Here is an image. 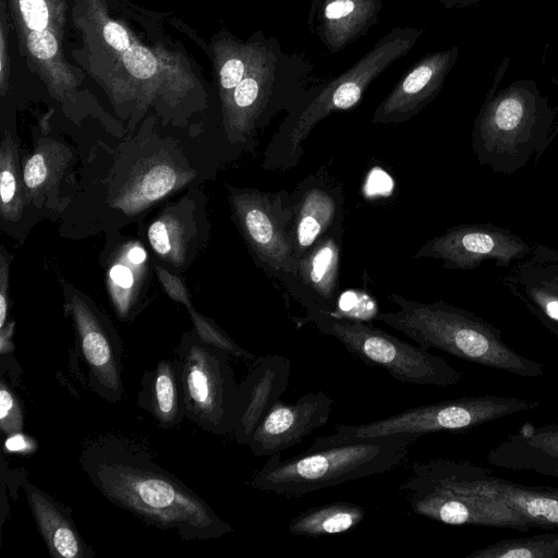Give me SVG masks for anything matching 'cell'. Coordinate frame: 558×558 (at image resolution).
I'll return each instance as SVG.
<instances>
[{"label":"cell","instance_id":"cell-1","mask_svg":"<svg viewBox=\"0 0 558 558\" xmlns=\"http://www.w3.org/2000/svg\"><path fill=\"white\" fill-rule=\"evenodd\" d=\"M80 463L102 496L147 524L181 538L213 539L232 531L202 498L138 446L107 436L86 446Z\"/></svg>","mask_w":558,"mask_h":558},{"label":"cell","instance_id":"cell-2","mask_svg":"<svg viewBox=\"0 0 558 558\" xmlns=\"http://www.w3.org/2000/svg\"><path fill=\"white\" fill-rule=\"evenodd\" d=\"M418 438L412 434L350 438L335 434L320 436L307 450L291 458L281 459L280 453L270 456L246 484L279 496H304L393 470Z\"/></svg>","mask_w":558,"mask_h":558},{"label":"cell","instance_id":"cell-3","mask_svg":"<svg viewBox=\"0 0 558 558\" xmlns=\"http://www.w3.org/2000/svg\"><path fill=\"white\" fill-rule=\"evenodd\" d=\"M399 310L377 318L414 340L424 350L437 349L458 359L513 375L536 378L544 365L519 354L500 330L476 314L444 301L423 303L388 294Z\"/></svg>","mask_w":558,"mask_h":558},{"label":"cell","instance_id":"cell-4","mask_svg":"<svg viewBox=\"0 0 558 558\" xmlns=\"http://www.w3.org/2000/svg\"><path fill=\"white\" fill-rule=\"evenodd\" d=\"M422 34L415 27H395L347 71L323 85L308 87L287 111L268 143L263 167L270 171L295 167L304 153L303 143L316 124L332 112L355 107L366 88L405 56Z\"/></svg>","mask_w":558,"mask_h":558},{"label":"cell","instance_id":"cell-5","mask_svg":"<svg viewBox=\"0 0 558 558\" xmlns=\"http://www.w3.org/2000/svg\"><path fill=\"white\" fill-rule=\"evenodd\" d=\"M558 132L556 110L533 81L487 95L474 121L471 147L481 166L512 174L537 161Z\"/></svg>","mask_w":558,"mask_h":558},{"label":"cell","instance_id":"cell-6","mask_svg":"<svg viewBox=\"0 0 558 558\" xmlns=\"http://www.w3.org/2000/svg\"><path fill=\"white\" fill-rule=\"evenodd\" d=\"M252 54L244 78L225 107L226 129L233 143L250 146L258 129L288 111L308 88L313 64L303 53L282 50L275 36L250 38Z\"/></svg>","mask_w":558,"mask_h":558},{"label":"cell","instance_id":"cell-7","mask_svg":"<svg viewBox=\"0 0 558 558\" xmlns=\"http://www.w3.org/2000/svg\"><path fill=\"white\" fill-rule=\"evenodd\" d=\"M468 462L451 459L416 461L401 484L411 510L448 525H480L526 532L533 526L500 498L475 494Z\"/></svg>","mask_w":558,"mask_h":558},{"label":"cell","instance_id":"cell-8","mask_svg":"<svg viewBox=\"0 0 558 558\" xmlns=\"http://www.w3.org/2000/svg\"><path fill=\"white\" fill-rule=\"evenodd\" d=\"M306 311V318L324 335L333 337L351 354L368 365L386 369L395 379L422 386H456L461 372L446 360L412 345L371 324L326 313L306 295H292Z\"/></svg>","mask_w":558,"mask_h":558},{"label":"cell","instance_id":"cell-9","mask_svg":"<svg viewBox=\"0 0 558 558\" xmlns=\"http://www.w3.org/2000/svg\"><path fill=\"white\" fill-rule=\"evenodd\" d=\"M178 354L184 415L215 435L233 433L240 393L230 355L198 336L184 337Z\"/></svg>","mask_w":558,"mask_h":558},{"label":"cell","instance_id":"cell-10","mask_svg":"<svg viewBox=\"0 0 558 558\" xmlns=\"http://www.w3.org/2000/svg\"><path fill=\"white\" fill-rule=\"evenodd\" d=\"M539 405L538 400L508 396L462 397L410 408L367 424H338L335 435L350 438L412 434L421 437L429 433L473 428Z\"/></svg>","mask_w":558,"mask_h":558},{"label":"cell","instance_id":"cell-11","mask_svg":"<svg viewBox=\"0 0 558 558\" xmlns=\"http://www.w3.org/2000/svg\"><path fill=\"white\" fill-rule=\"evenodd\" d=\"M229 198L256 264L277 279L293 275L296 258L290 236L292 193L231 187Z\"/></svg>","mask_w":558,"mask_h":558},{"label":"cell","instance_id":"cell-12","mask_svg":"<svg viewBox=\"0 0 558 558\" xmlns=\"http://www.w3.org/2000/svg\"><path fill=\"white\" fill-rule=\"evenodd\" d=\"M532 245L509 229L492 223H462L427 240L413 256L440 259L442 267L451 270H471L488 260L508 268L527 255Z\"/></svg>","mask_w":558,"mask_h":558},{"label":"cell","instance_id":"cell-13","mask_svg":"<svg viewBox=\"0 0 558 558\" xmlns=\"http://www.w3.org/2000/svg\"><path fill=\"white\" fill-rule=\"evenodd\" d=\"M290 236L296 262L322 236L343 226L344 191L327 170L304 178L292 192Z\"/></svg>","mask_w":558,"mask_h":558},{"label":"cell","instance_id":"cell-14","mask_svg":"<svg viewBox=\"0 0 558 558\" xmlns=\"http://www.w3.org/2000/svg\"><path fill=\"white\" fill-rule=\"evenodd\" d=\"M73 318L78 354L85 362L89 384L102 398L120 401L124 389L121 378V345L96 312L81 298L66 303Z\"/></svg>","mask_w":558,"mask_h":558},{"label":"cell","instance_id":"cell-15","mask_svg":"<svg viewBox=\"0 0 558 558\" xmlns=\"http://www.w3.org/2000/svg\"><path fill=\"white\" fill-rule=\"evenodd\" d=\"M501 284L549 332L558 331V250L533 244L507 268Z\"/></svg>","mask_w":558,"mask_h":558},{"label":"cell","instance_id":"cell-16","mask_svg":"<svg viewBox=\"0 0 558 558\" xmlns=\"http://www.w3.org/2000/svg\"><path fill=\"white\" fill-rule=\"evenodd\" d=\"M332 403L325 391L307 392L292 404L280 400L257 425L247 446L256 457L280 453L325 425Z\"/></svg>","mask_w":558,"mask_h":558},{"label":"cell","instance_id":"cell-17","mask_svg":"<svg viewBox=\"0 0 558 558\" xmlns=\"http://www.w3.org/2000/svg\"><path fill=\"white\" fill-rule=\"evenodd\" d=\"M459 56L457 46L421 58L375 109L373 124H399L417 116L440 93Z\"/></svg>","mask_w":558,"mask_h":558},{"label":"cell","instance_id":"cell-18","mask_svg":"<svg viewBox=\"0 0 558 558\" xmlns=\"http://www.w3.org/2000/svg\"><path fill=\"white\" fill-rule=\"evenodd\" d=\"M343 233V226L329 231L298 259L293 275L278 279L291 295L304 294L326 313H333L338 306Z\"/></svg>","mask_w":558,"mask_h":558},{"label":"cell","instance_id":"cell-19","mask_svg":"<svg viewBox=\"0 0 558 558\" xmlns=\"http://www.w3.org/2000/svg\"><path fill=\"white\" fill-rule=\"evenodd\" d=\"M291 369V360L278 354L255 360L254 367L239 385V421L233 430L239 444L247 445L257 425L281 400Z\"/></svg>","mask_w":558,"mask_h":558},{"label":"cell","instance_id":"cell-20","mask_svg":"<svg viewBox=\"0 0 558 558\" xmlns=\"http://www.w3.org/2000/svg\"><path fill=\"white\" fill-rule=\"evenodd\" d=\"M383 5V0H312L308 27L337 53L377 23Z\"/></svg>","mask_w":558,"mask_h":558},{"label":"cell","instance_id":"cell-21","mask_svg":"<svg viewBox=\"0 0 558 558\" xmlns=\"http://www.w3.org/2000/svg\"><path fill=\"white\" fill-rule=\"evenodd\" d=\"M487 462L500 469L558 478V422L524 424L488 452Z\"/></svg>","mask_w":558,"mask_h":558},{"label":"cell","instance_id":"cell-22","mask_svg":"<svg viewBox=\"0 0 558 558\" xmlns=\"http://www.w3.org/2000/svg\"><path fill=\"white\" fill-rule=\"evenodd\" d=\"M471 486L477 495L500 498L533 527H558V487L514 483L474 463Z\"/></svg>","mask_w":558,"mask_h":558},{"label":"cell","instance_id":"cell-23","mask_svg":"<svg viewBox=\"0 0 558 558\" xmlns=\"http://www.w3.org/2000/svg\"><path fill=\"white\" fill-rule=\"evenodd\" d=\"M24 489L38 531L50 555L58 558L89 557L90 549L61 506L29 482H25Z\"/></svg>","mask_w":558,"mask_h":558},{"label":"cell","instance_id":"cell-24","mask_svg":"<svg viewBox=\"0 0 558 558\" xmlns=\"http://www.w3.org/2000/svg\"><path fill=\"white\" fill-rule=\"evenodd\" d=\"M138 404L163 427H172L184 415L178 361H161L142 380Z\"/></svg>","mask_w":558,"mask_h":558},{"label":"cell","instance_id":"cell-25","mask_svg":"<svg viewBox=\"0 0 558 558\" xmlns=\"http://www.w3.org/2000/svg\"><path fill=\"white\" fill-rule=\"evenodd\" d=\"M365 515V509L357 504L335 501L299 513L289 522L288 531L305 537L341 534L357 526Z\"/></svg>","mask_w":558,"mask_h":558},{"label":"cell","instance_id":"cell-26","mask_svg":"<svg viewBox=\"0 0 558 558\" xmlns=\"http://www.w3.org/2000/svg\"><path fill=\"white\" fill-rule=\"evenodd\" d=\"M465 558H558V532L501 539Z\"/></svg>","mask_w":558,"mask_h":558},{"label":"cell","instance_id":"cell-27","mask_svg":"<svg viewBox=\"0 0 558 558\" xmlns=\"http://www.w3.org/2000/svg\"><path fill=\"white\" fill-rule=\"evenodd\" d=\"M1 213L7 219H15L23 208L19 165L11 138L2 141L0 174Z\"/></svg>","mask_w":558,"mask_h":558},{"label":"cell","instance_id":"cell-28","mask_svg":"<svg viewBox=\"0 0 558 558\" xmlns=\"http://www.w3.org/2000/svg\"><path fill=\"white\" fill-rule=\"evenodd\" d=\"M219 70L220 85L223 90V104L227 106L234 88L244 78L251 62L252 45L228 41Z\"/></svg>","mask_w":558,"mask_h":558},{"label":"cell","instance_id":"cell-29","mask_svg":"<svg viewBox=\"0 0 558 558\" xmlns=\"http://www.w3.org/2000/svg\"><path fill=\"white\" fill-rule=\"evenodd\" d=\"M196 335L206 343L223 350L230 356L245 360H256L251 352L238 345L226 332L218 326L196 313L193 307L189 308Z\"/></svg>","mask_w":558,"mask_h":558},{"label":"cell","instance_id":"cell-30","mask_svg":"<svg viewBox=\"0 0 558 558\" xmlns=\"http://www.w3.org/2000/svg\"><path fill=\"white\" fill-rule=\"evenodd\" d=\"M148 239L155 252L162 257L177 256L181 251L183 231L171 217L156 220L148 229Z\"/></svg>","mask_w":558,"mask_h":558},{"label":"cell","instance_id":"cell-31","mask_svg":"<svg viewBox=\"0 0 558 558\" xmlns=\"http://www.w3.org/2000/svg\"><path fill=\"white\" fill-rule=\"evenodd\" d=\"M59 166L52 162V154L47 149L34 154L25 163L23 182L32 192L41 190L54 177V169Z\"/></svg>","mask_w":558,"mask_h":558},{"label":"cell","instance_id":"cell-32","mask_svg":"<svg viewBox=\"0 0 558 558\" xmlns=\"http://www.w3.org/2000/svg\"><path fill=\"white\" fill-rule=\"evenodd\" d=\"M24 425V416L21 404L9 388L1 380L0 388V427L3 434L11 436L22 430Z\"/></svg>","mask_w":558,"mask_h":558},{"label":"cell","instance_id":"cell-33","mask_svg":"<svg viewBox=\"0 0 558 558\" xmlns=\"http://www.w3.org/2000/svg\"><path fill=\"white\" fill-rule=\"evenodd\" d=\"M175 182V174L171 168L159 166L148 171L135 187L146 201H154L166 194Z\"/></svg>","mask_w":558,"mask_h":558},{"label":"cell","instance_id":"cell-34","mask_svg":"<svg viewBox=\"0 0 558 558\" xmlns=\"http://www.w3.org/2000/svg\"><path fill=\"white\" fill-rule=\"evenodd\" d=\"M126 70L136 78L147 80L157 72V60L154 54L142 46H131L123 52Z\"/></svg>","mask_w":558,"mask_h":558},{"label":"cell","instance_id":"cell-35","mask_svg":"<svg viewBox=\"0 0 558 558\" xmlns=\"http://www.w3.org/2000/svg\"><path fill=\"white\" fill-rule=\"evenodd\" d=\"M20 11L29 31L41 32L49 24V11L45 0H19Z\"/></svg>","mask_w":558,"mask_h":558},{"label":"cell","instance_id":"cell-36","mask_svg":"<svg viewBox=\"0 0 558 558\" xmlns=\"http://www.w3.org/2000/svg\"><path fill=\"white\" fill-rule=\"evenodd\" d=\"M27 47L36 58L46 60L56 54L58 43L54 35L47 29L41 32L29 31Z\"/></svg>","mask_w":558,"mask_h":558},{"label":"cell","instance_id":"cell-37","mask_svg":"<svg viewBox=\"0 0 558 558\" xmlns=\"http://www.w3.org/2000/svg\"><path fill=\"white\" fill-rule=\"evenodd\" d=\"M104 36L108 45L117 51L125 52L131 47L126 31L116 22H108L104 26Z\"/></svg>","mask_w":558,"mask_h":558},{"label":"cell","instance_id":"cell-38","mask_svg":"<svg viewBox=\"0 0 558 558\" xmlns=\"http://www.w3.org/2000/svg\"><path fill=\"white\" fill-rule=\"evenodd\" d=\"M159 278L166 288L168 294L175 301H179L187 306V308L192 307L190 303V298L186 289L183 283L177 278L171 276L168 271L162 268H158Z\"/></svg>","mask_w":558,"mask_h":558},{"label":"cell","instance_id":"cell-39","mask_svg":"<svg viewBox=\"0 0 558 558\" xmlns=\"http://www.w3.org/2000/svg\"><path fill=\"white\" fill-rule=\"evenodd\" d=\"M0 329L4 327L8 312V265L4 256H1V280H0Z\"/></svg>","mask_w":558,"mask_h":558},{"label":"cell","instance_id":"cell-40","mask_svg":"<svg viewBox=\"0 0 558 558\" xmlns=\"http://www.w3.org/2000/svg\"><path fill=\"white\" fill-rule=\"evenodd\" d=\"M13 326H14V324L11 323L10 325L8 324V326L4 325V327H2L0 329V352H1V354L9 353L13 350V344L11 341Z\"/></svg>","mask_w":558,"mask_h":558},{"label":"cell","instance_id":"cell-41","mask_svg":"<svg viewBox=\"0 0 558 558\" xmlns=\"http://www.w3.org/2000/svg\"><path fill=\"white\" fill-rule=\"evenodd\" d=\"M445 8L466 7L481 0H439Z\"/></svg>","mask_w":558,"mask_h":558},{"label":"cell","instance_id":"cell-42","mask_svg":"<svg viewBox=\"0 0 558 558\" xmlns=\"http://www.w3.org/2000/svg\"><path fill=\"white\" fill-rule=\"evenodd\" d=\"M558 340V331L550 332Z\"/></svg>","mask_w":558,"mask_h":558}]
</instances>
